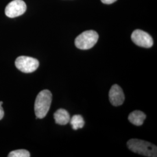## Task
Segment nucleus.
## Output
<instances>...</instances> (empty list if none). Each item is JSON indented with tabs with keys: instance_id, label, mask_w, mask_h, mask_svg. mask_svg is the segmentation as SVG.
I'll return each instance as SVG.
<instances>
[{
	"instance_id": "1",
	"label": "nucleus",
	"mask_w": 157,
	"mask_h": 157,
	"mask_svg": "<svg viewBox=\"0 0 157 157\" xmlns=\"http://www.w3.org/2000/svg\"><path fill=\"white\" fill-rule=\"evenodd\" d=\"M129 150L135 153L148 157L157 156V146L139 139H130L127 143Z\"/></svg>"
},
{
	"instance_id": "2",
	"label": "nucleus",
	"mask_w": 157,
	"mask_h": 157,
	"mask_svg": "<svg viewBox=\"0 0 157 157\" xmlns=\"http://www.w3.org/2000/svg\"><path fill=\"white\" fill-rule=\"evenodd\" d=\"M52 94L48 90L40 91L36 98L34 111L37 118L43 119L47 115L50 108Z\"/></svg>"
},
{
	"instance_id": "3",
	"label": "nucleus",
	"mask_w": 157,
	"mask_h": 157,
	"mask_svg": "<svg viewBox=\"0 0 157 157\" xmlns=\"http://www.w3.org/2000/svg\"><path fill=\"white\" fill-rule=\"evenodd\" d=\"M98 39V34L94 30H87L78 35L75 44L80 50H89L93 47Z\"/></svg>"
},
{
	"instance_id": "4",
	"label": "nucleus",
	"mask_w": 157,
	"mask_h": 157,
	"mask_svg": "<svg viewBox=\"0 0 157 157\" xmlns=\"http://www.w3.org/2000/svg\"><path fill=\"white\" fill-rule=\"evenodd\" d=\"M16 67L24 73H32L34 72L39 66V61L32 57L20 56L15 61Z\"/></svg>"
},
{
	"instance_id": "5",
	"label": "nucleus",
	"mask_w": 157,
	"mask_h": 157,
	"mask_svg": "<svg viewBox=\"0 0 157 157\" xmlns=\"http://www.w3.org/2000/svg\"><path fill=\"white\" fill-rule=\"evenodd\" d=\"M26 11V3L22 0H13L6 6V15L13 18L23 15Z\"/></svg>"
},
{
	"instance_id": "6",
	"label": "nucleus",
	"mask_w": 157,
	"mask_h": 157,
	"mask_svg": "<svg viewBox=\"0 0 157 157\" xmlns=\"http://www.w3.org/2000/svg\"><path fill=\"white\" fill-rule=\"evenodd\" d=\"M132 40L135 44L144 48H150L153 45V40L151 36L146 32L137 29L131 36Z\"/></svg>"
},
{
	"instance_id": "7",
	"label": "nucleus",
	"mask_w": 157,
	"mask_h": 157,
	"mask_svg": "<svg viewBox=\"0 0 157 157\" xmlns=\"http://www.w3.org/2000/svg\"><path fill=\"white\" fill-rule=\"evenodd\" d=\"M109 101L113 106L121 105L124 101V95L122 88L118 85H113L109 92Z\"/></svg>"
},
{
	"instance_id": "8",
	"label": "nucleus",
	"mask_w": 157,
	"mask_h": 157,
	"mask_svg": "<svg viewBox=\"0 0 157 157\" xmlns=\"http://www.w3.org/2000/svg\"><path fill=\"white\" fill-rule=\"evenodd\" d=\"M56 123L60 125H65L70 121V115L67 110L64 109H59L54 115Z\"/></svg>"
},
{
	"instance_id": "9",
	"label": "nucleus",
	"mask_w": 157,
	"mask_h": 157,
	"mask_svg": "<svg viewBox=\"0 0 157 157\" xmlns=\"http://www.w3.org/2000/svg\"><path fill=\"white\" fill-rule=\"evenodd\" d=\"M146 118V115L145 113L140 111H135L133 112H131L129 114L128 117L130 123L137 126L142 125Z\"/></svg>"
},
{
	"instance_id": "10",
	"label": "nucleus",
	"mask_w": 157,
	"mask_h": 157,
	"mask_svg": "<svg viewBox=\"0 0 157 157\" xmlns=\"http://www.w3.org/2000/svg\"><path fill=\"white\" fill-rule=\"evenodd\" d=\"M70 124L73 130H78L83 128L84 125V121L83 117L80 115H75L70 119Z\"/></svg>"
},
{
	"instance_id": "11",
	"label": "nucleus",
	"mask_w": 157,
	"mask_h": 157,
	"mask_svg": "<svg viewBox=\"0 0 157 157\" xmlns=\"http://www.w3.org/2000/svg\"><path fill=\"white\" fill-rule=\"evenodd\" d=\"M9 157H30V152L26 150H17L10 152Z\"/></svg>"
},
{
	"instance_id": "12",
	"label": "nucleus",
	"mask_w": 157,
	"mask_h": 157,
	"mask_svg": "<svg viewBox=\"0 0 157 157\" xmlns=\"http://www.w3.org/2000/svg\"><path fill=\"white\" fill-rule=\"evenodd\" d=\"M3 104L2 101H0V120H1L4 115V111L3 108L2 107V105Z\"/></svg>"
},
{
	"instance_id": "13",
	"label": "nucleus",
	"mask_w": 157,
	"mask_h": 157,
	"mask_svg": "<svg viewBox=\"0 0 157 157\" xmlns=\"http://www.w3.org/2000/svg\"><path fill=\"white\" fill-rule=\"evenodd\" d=\"M101 2L105 4H111L116 2L117 0H101Z\"/></svg>"
}]
</instances>
